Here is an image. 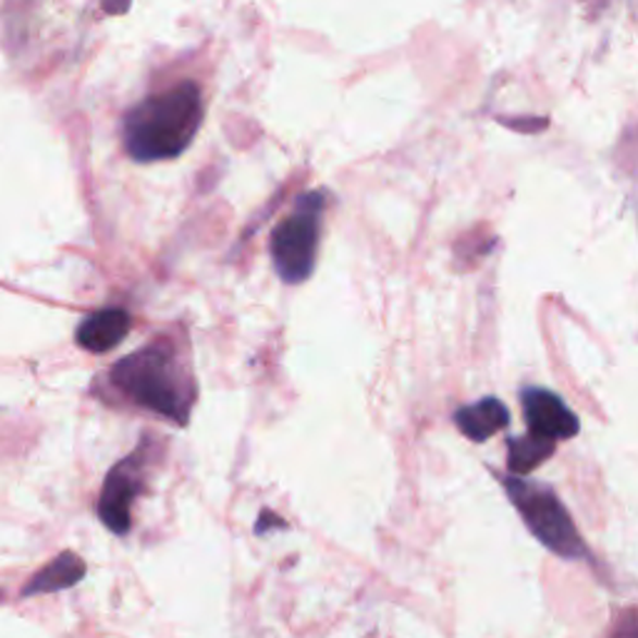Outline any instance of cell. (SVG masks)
<instances>
[{
    "label": "cell",
    "mask_w": 638,
    "mask_h": 638,
    "mask_svg": "<svg viewBox=\"0 0 638 638\" xmlns=\"http://www.w3.org/2000/svg\"><path fill=\"white\" fill-rule=\"evenodd\" d=\"M556 444L549 439L526 434V437H512L508 439V471L514 477H524V474L541 467L551 454H554Z\"/></svg>",
    "instance_id": "cell-10"
},
{
    "label": "cell",
    "mask_w": 638,
    "mask_h": 638,
    "mask_svg": "<svg viewBox=\"0 0 638 638\" xmlns=\"http://www.w3.org/2000/svg\"><path fill=\"white\" fill-rule=\"evenodd\" d=\"M203 123L200 85L185 81L137 102L123 120V143L135 162L172 160L187 150Z\"/></svg>",
    "instance_id": "cell-1"
},
{
    "label": "cell",
    "mask_w": 638,
    "mask_h": 638,
    "mask_svg": "<svg viewBox=\"0 0 638 638\" xmlns=\"http://www.w3.org/2000/svg\"><path fill=\"white\" fill-rule=\"evenodd\" d=\"M614 638H638V624H636L634 611H628V616L621 621V626H618Z\"/></svg>",
    "instance_id": "cell-11"
},
{
    "label": "cell",
    "mask_w": 638,
    "mask_h": 638,
    "mask_svg": "<svg viewBox=\"0 0 638 638\" xmlns=\"http://www.w3.org/2000/svg\"><path fill=\"white\" fill-rule=\"evenodd\" d=\"M131 315L123 307H106L98 309L77 324L75 342L81 344L85 352L93 355H106V352L115 349L120 342L131 332Z\"/></svg>",
    "instance_id": "cell-7"
},
{
    "label": "cell",
    "mask_w": 638,
    "mask_h": 638,
    "mask_svg": "<svg viewBox=\"0 0 638 638\" xmlns=\"http://www.w3.org/2000/svg\"><path fill=\"white\" fill-rule=\"evenodd\" d=\"M127 3H131V0H102V5H106L108 13H123Z\"/></svg>",
    "instance_id": "cell-13"
},
{
    "label": "cell",
    "mask_w": 638,
    "mask_h": 638,
    "mask_svg": "<svg viewBox=\"0 0 638 638\" xmlns=\"http://www.w3.org/2000/svg\"><path fill=\"white\" fill-rule=\"evenodd\" d=\"M145 474H148V450L137 446L133 454L120 459L108 471L106 484H102L98 499V516L118 537H125L133 526V502L145 487Z\"/></svg>",
    "instance_id": "cell-5"
},
{
    "label": "cell",
    "mask_w": 638,
    "mask_h": 638,
    "mask_svg": "<svg viewBox=\"0 0 638 638\" xmlns=\"http://www.w3.org/2000/svg\"><path fill=\"white\" fill-rule=\"evenodd\" d=\"M502 484L506 489L508 499L516 512L522 514L533 537L544 544L551 554L576 562V559H586L589 551L584 547V539L579 529H576L572 516H568L562 499L556 496V491L539 484V481H529L522 477H504Z\"/></svg>",
    "instance_id": "cell-3"
},
{
    "label": "cell",
    "mask_w": 638,
    "mask_h": 638,
    "mask_svg": "<svg viewBox=\"0 0 638 638\" xmlns=\"http://www.w3.org/2000/svg\"><path fill=\"white\" fill-rule=\"evenodd\" d=\"M324 214V195L305 193L297 210L272 230L270 253L274 270L287 284H299L312 274L317 265L319 222Z\"/></svg>",
    "instance_id": "cell-4"
},
{
    "label": "cell",
    "mask_w": 638,
    "mask_h": 638,
    "mask_svg": "<svg viewBox=\"0 0 638 638\" xmlns=\"http://www.w3.org/2000/svg\"><path fill=\"white\" fill-rule=\"evenodd\" d=\"M522 404L529 434L549 439L554 444L579 434V419L559 394L541 390V387H529L522 392Z\"/></svg>",
    "instance_id": "cell-6"
},
{
    "label": "cell",
    "mask_w": 638,
    "mask_h": 638,
    "mask_svg": "<svg viewBox=\"0 0 638 638\" xmlns=\"http://www.w3.org/2000/svg\"><path fill=\"white\" fill-rule=\"evenodd\" d=\"M508 419L512 417H508L506 404L499 402L496 396H484V400L467 404L454 414L459 432L471 442H487L489 437H494L499 429L508 425Z\"/></svg>",
    "instance_id": "cell-9"
},
{
    "label": "cell",
    "mask_w": 638,
    "mask_h": 638,
    "mask_svg": "<svg viewBox=\"0 0 638 638\" xmlns=\"http://www.w3.org/2000/svg\"><path fill=\"white\" fill-rule=\"evenodd\" d=\"M270 526H278V529H280V526H282V529H284V526H287V524L282 522V516H274L272 512H262V519L257 522L255 531H257V533H265L267 529H270Z\"/></svg>",
    "instance_id": "cell-12"
},
{
    "label": "cell",
    "mask_w": 638,
    "mask_h": 638,
    "mask_svg": "<svg viewBox=\"0 0 638 638\" xmlns=\"http://www.w3.org/2000/svg\"><path fill=\"white\" fill-rule=\"evenodd\" d=\"M85 574H88V564H85L75 551H63V554H58L53 562H48L40 572L30 576V581L21 589V599H33L42 597V593L73 589V586L85 579Z\"/></svg>",
    "instance_id": "cell-8"
},
{
    "label": "cell",
    "mask_w": 638,
    "mask_h": 638,
    "mask_svg": "<svg viewBox=\"0 0 638 638\" xmlns=\"http://www.w3.org/2000/svg\"><path fill=\"white\" fill-rule=\"evenodd\" d=\"M110 382L137 407L162 414L175 425H187L195 404V382L170 340H155L115 361Z\"/></svg>",
    "instance_id": "cell-2"
}]
</instances>
